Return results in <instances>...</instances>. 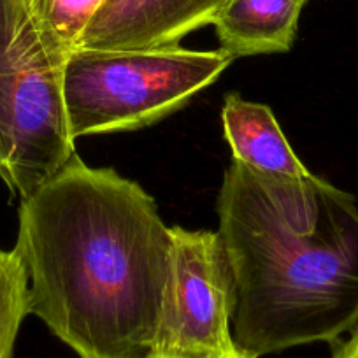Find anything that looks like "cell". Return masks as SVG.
Wrapping results in <instances>:
<instances>
[{"instance_id": "cell-6", "label": "cell", "mask_w": 358, "mask_h": 358, "mask_svg": "<svg viewBox=\"0 0 358 358\" xmlns=\"http://www.w3.org/2000/svg\"><path fill=\"white\" fill-rule=\"evenodd\" d=\"M229 0H106L90 20L78 50L120 51L176 46L213 25Z\"/></svg>"}, {"instance_id": "cell-1", "label": "cell", "mask_w": 358, "mask_h": 358, "mask_svg": "<svg viewBox=\"0 0 358 358\" xmlns=\"http://www.w3.org/2000/svg\"><path fill=\"white\" fill-rule=\"evenodd\" d=\"M15 251L29 313L79 358H151L172 271L155 199L76 153L22 199Z\"/></svg>"}, {"instance_id": "cell-5", "label": "cell", "mask_w": 358, "mask_h": 358, "mask_svg": "<svg viewBox=\"0 0 358 358\" xmlns=\"http://www.w3.org/2000/svg\"><path fill=\"white\" fill-rule=\"evenodd\" d=\"M232 281L218 232L172 227V271L151 358H243L230 334Z\"/></svg>"}, {"instance_id": "cell-7", "label": "cell", "mask_w": 358, "mask_h": 358, "mask_svg": "<svg viewBox=\"0 0 358 358\" xmlns=\"http://www.w3.org/2000/svg\"><path fill=\"white\" fill-rule=\"evenodd\" d=\"M223 132L232 160L253 172L273 178H304L311 174L292 150L271 108L229 94L222 109Z\"/></svg>"}, {"instance_id": "cell-11", "label": "cell", "mask_w": 358, "mask_h": 358, "mask_svg": "<svg viewBox=\"0 0 358 358\" xmlns=\"http://www.w3.org/2000/svg\"><path fill=\"white\" fill-rule=\"evenodd\" d=\"M332 358H358V325L351 330V336L336 344Z\"/></svg>"}, {"instance_id": "cell-10", "label": "cell", "mask_w": 358, "mask_h": 358, "mask_svg": "<svg viewBox=\"0 0 358 358\" xmlns=\"http://www.w3.org/2000/svg\"><path fill=\"white\" fill-rule=\"evenodd\" d=\"M29 313V278L15 250L0 248V358H13L16 337Z\"/></svg>"}, {"instance_id": "cell-8", "label": "cell", "mask_w": 358, "mask_h": 358, "mask_svg": "<svg viewBox=\"0 0 358 358\" xmlns=\"http://www.w3.org/2000/svg\"><path fill=\"white\" fill-rule=\"evenodd\" d=\"M308 0H229L213 25L220 50L232 58L287 53Z\"/></svg>"}, {"instance_id": "cell-3", "label": "cell", "mask_w": 358, "mask_h": 358, "mask_svg": "<svg viewBox=\"0 0 358 358\" xmlns=\"http://www.w3.org/2000/svg\"><path fill=\"white\" fill-rule=\"evenodd\" d=\"M227 51L176 46L76 50L64 65V102L72 139L136 130L179 111L232 64Z\"/></svg>"}, {"instance_id": "cell-9", "label": "cell", "mask_w": 358, "mask_h": 358, "mask_svg": "<svg viewBox=\"0 0 358 358\" xmlns=\"http://www.w3.org/2000/svg\"><path fill=\"white\" fill-rule=\"evenodd\" d=\"M106 0H29L34 20L48 46L67 60L78 50L90 20Z\"/></svg>"}, {"instance_id": "cell-2", "label": "cell", "mask_w": 358, "mask_h": 358, "mask_svg": "<svg viewBox=\"0 0 358 358\" xmlns=\"http://www.w3.org/2000/svg\"><path fill=\"white\" fill-rule=\"evenodd\" d=\"M216 211L241 357L337 343L358 325L353 195L318 176L273 178L232 160Z\"/></svg>"}, {"instance_id": "cell-4", "label": "cell", "mask_w": 358, "mask_h": 358, "mask_svg": "<svg viewBox=\"0 0 358 358\" xmlns=\"http://www.w3.org/2000/svg\"><path fill=\"white\" fill-rule=\"evenodd\" d=\"M64 65L44 41L29 0H0V179L20 199L76 155Z\"/></svg>"}]
</instances>
